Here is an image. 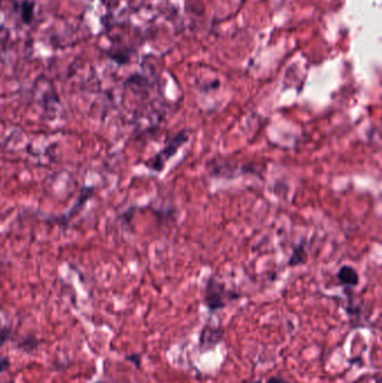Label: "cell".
Returning <instances> with one entry per match:
<instances>
[{"instance_id": "cell-1", "label": "cell", "mask_w": 382, "mask_h": 383, "mask_svg": "<svg viewBox=\"0 0 382 383\" xmlns=\"http://www.w3.org/2000/svg\"><path fill=\"white\" fill-rule=\"evenodd\" d=\"M238 297V293L229 290L223 283L216 280L214 277H210L206 283L205 289H204L203 302L211 313H216L217 310L223 309L231 300L237 299Z\"/></svg>"}, {"instance_id": "cell-2", "label": "cell", "mask_w": 382, "mask_h": 383, "mask_svg": "<svg viewBox=\"0 0 382 383\" xmlns=\"http://www.w3.org/2000/svg\"><path fill=\"white\" fill-rule=\"evenodd\" d=\"M188 140L189 133L185 130L180 131L175 137H173L172 139L168 140L165 148H164L161 153H158L155 156V158L150 162L149 167L156 172H161L164 166H165L167 160L172 158L173 156L177 153V150L180 149V147L184 145Z\"/></svg>"}, {"instance_id": "cell-3", "label": "cell", "mask_w": 382, "mask_h": 383, "mask_svg": "<svg viewBox=\"0 0 382 383\" xmlns=\"http://www.w3.org/2000/svg\"><path fill=\"white\" fill-rule=\"evenodd\" d=\"M222 340V329L205 326L201 332L199 336V345L204 349H211L219 344Z\"/></svg>"}, {"instance_id": "cell-4", "label": "cell", "mask_w": 382, "mask_h": 383, "mask_svg": "<svg viewBox=\"0 0 382 383\" xmlns=\"http://www.w3.org/2000/svg\"><path fill=\"white\" fill-rule=\"evenodd\" d=\"M337 279L345 287H355L359 285V274L352 266L345 265L337 271Z\"/></svg>"}, {"instance_id": "cell-5", "label": "cell", "mask_w": 382, "mask_h": 383, "mask_svg": "<svg viewBox=\"0 0 382 383\" xmlns=\"http://www.w3.org/2000/svg\"><path fill=\"white\" fill-rule=\"evenodd\" d=\"M20 8V17L21 20L25 24H29L34 18V11H35V3L30 0H23L19 5Z\"/></svg>"}, {"instance_id": "cell-6", "label": "cell", "mask_w": 382, "mask_h": 383, "mask_svg": "<svg viewBox=\"0 0 382 383\" xmlns=\"http://www.w3.org/2000/svg\"><path fill=\"white\" fill-rule=\"evenodd\" d=\"M306 260H307V252H306L305 247L303 244H299L298 247H296L294 249V252H292L289 260H288V265L290 267L299 266V265H303Z\"/></svg>"}, {"instance_id": "cell-7", "label": "cell", "mask_w": 382, "mask_h": 383, "mask_svg": "<svg viewBox=\"0 0 382 383\" xmlns=\"http://www.w3.org/2000/svg\"><path fill=\"white\" fill-rule=\"evenodd\" d=\"M38 346H39V340L34 335L21 337L18 342L19 349L27 352V353H32V352L36 351L38 349Z\"/></svg>"}, {"instance_id": "cell-8", "label": "cell", "mask_w": 382, "mask_h": 383, "mask_svg": "<svg viewBox=\"0 0 382 383\" xmlns=\"http://www.w3.org/2000/svg\"><path fill=\"white\" fill-rule=\"evenodd\" d=\"M10 368V360L7 356H0V373L6 372Z\"/></svg>"}, {"instance_id": "cell-9", "label": "cell", "mask_w": 382, "mask_h": 383, "mask_svg": "<svg viewBox=\"0 0 382 383\" xmlns=\"http://www.w3.org/2000/svg\"><path fill=\"white\" fill-rule=\"evenodd\" d=\"M126 360L130 361V362L134 363L137 368H139V367H140V356H139V355H136V354L127 355V356H126Z\"/></svg>"}, {"instance_id": "cell-10", "label": "cell", "mask_w": 382, "mask_h": 383, "mask_svg": "<svg viewBox=\"0 0 382 383\" xmlns=\"http://www.w3.org/2000/svg\"><path fill=\"white\" fill-rule=\"evenodd\" d=\"M266 383H290V382H288L287 380H285V379H283V378L272 377V378H269L267 381H266Z\"/></svg>"}, {"instance_id": "cell-11", "label": "cell", "mask_w": 382, "mask_h": 383, "mask_svg": "<svg viewBox=\"0 0 382 383\" xmlns=\"http://www.w3.org/2000/svg\"><path fill=\"white\" fill-rule=\"evenodd\" d=\"M250 383H263L261 381H253V382H250Z\"/></svg>"}, {"instance_id": "cell-12", "label": "cell", "mask_w": 382, "mask_h": 383, "mask_svg": "<svg viewBox=\"0 0 382 383\" xmlns=\"http://www.w3.org/2000/svg\"><path fill=\"white\" fill-rule=\"evenodd\" d=\"M95 383H104L103 381H96V382H95Z\"/></svg>"}]
</instances>
